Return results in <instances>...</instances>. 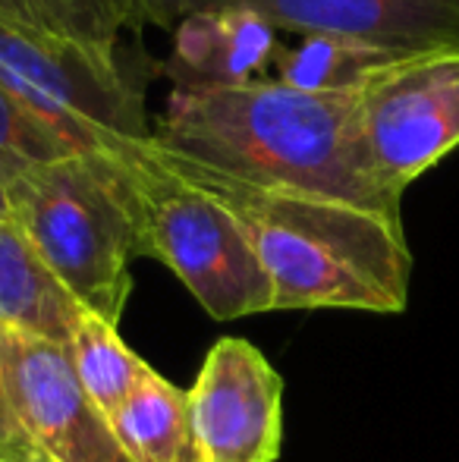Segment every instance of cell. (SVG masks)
<instances>
[{
    "mask_svg": "<svg viewBox=\"0 0 459 462\" xmlns=\"http://www.w3.org/2000/svg\"><path fill=\"white\" fill-rule=\"evenodd\" d=\"M154 145L233 180L321 195L403 224V195L381 180L359 95H312L277 79L173 88Z\"/></svg>",
    "mask_w": 459,
    "mask_h": 462,
    "instance_id": "obj_1",
    "label": "cell"
},
{
    "mask_svg": "<svg viewBox=\"0 0 459 462\" xmlns=\"http://www.w3.org/2000/svg\"><path fill=\"white\" fill-rule=\"evenodd\" d=\"M161 154L239 220L274 286V311L406 309L412 252L403 224L321 195L243 183L164 148Z\"/></svg>",
    "mask_w": 459,
    "mask_h": 462,
    "instance_id": "obj_2",
    "label": "cell"
},
{
    "mask_svg": "<svg viewBox=\"0 0 459 462\" xmlns=\"http://www.w3.org/2000/svg\"><path fill=\"white\" fill-rule=\"evenodd\" d=\"M135 226L139 255L158 258L217 321L274 311V286L227 208L148 139L105 154Z\"/></svg>",
    "mask_w": 459,
    "mask_h": 462,
    "instance_id": "obj_3",
    "label": "cell"
},
{
    "mask_svg": "<svg viewBox=\"0 0 459 462\" xmlns=\"http://www.w3.org/2000/svg\"><path fill=\"white\" fill-rule=\"evenodd\" d=\"M10 217L57 283L101 321L120 324L135 226L105 154H69L6 183Z\"/></svg>",
    "mask_w": 459,
    "mask_h": 462,
    "instance_id": "obj_4",
    "label": "cell"
},
{
    "mask_svg": "<svg viewBox=\"0 0 459 462\" xmlns=\"http://www.w3.org/2000/svg\"><path fill=\"white\" fill-rule=\"evenodd\" d=\"M0 82L73 154H107L151 135L142 88L54 35L0 25Z\"/></svg>",
    "mask_w": 459,
    "mask_h": 462,
    "instance_id": "obj_5",
    "label": "cell"
},
{
    "mask_svg": "<svg viewBox=\"0 0 459 462\" xmlns=\"http://www.w3.org/2000/svg\"><path fill=\"white\" fill-rule=\"evenodd\" d=\"M359 110L381 180L403 195L459 148V51L399 63L359 95Z\"/></svg>",
    "mask_w": 459,
    "mask_h": 462,
    "instance_id": "obj_6",
    "label": "cell"
},
{
    "mask_svg": "<svg viewBox=\"0 0 459 462\" xmlns=\"http://www.w3.org/2000/svg\"><path fill=\"white\" fill-rule=\"evenodd\" d=\"M6 393L32 450L48 462H133L79 387L60 343L0 328Z\"/></svg>",
    "mask_w": 459,
    "mask_h": 462,
    "instance_id": "obj_7",
    "label": "cell"
},
{
    "mask_svg": "<svg viewBox=\"0 0 459 462\" xmlns=\"http://www.w3.org/2000/svg\"><path fill=\"white\" fill-rule=\"evenodd\" d=\"M217 6L255 10L299 38L344 35L418 54L459 51V0H135L142 23L158 25Z\"/></svg>",
    "mask_w": 459,
    "mask_h": 462,
    "instance_id": "obj_8",
    "label": "cell"
},
{
    "mask_svg": "<svg viewBox=\"0 0 459 462\" xmlns=\"http://www.w3.org/2000/svg\"><path fill=\"white\" fill-rule=\"evenodd\" d=\"M189 396L202 462H277L283 438V381L243 337L208 349Z\"/></svg>",
    "mask_w": 459,
    "mask_h": 462,
    "instance_id": "obj_9",
    "label": "cell"
},
{
    "mask_svg": "<svg viewBox=\"0 0 459 462\" xmlns=\"http://www.w3.org/2000/svg\"><path fill=\"white\" fill-rule=\"evenodd\" d=\"M280 48L277 29L245 6L198 10L173 23L167 73L173 88H221L255 82Z\"/></svg>",
    "mask_w": 459,
    "mask_h": 462,
    "instance_id": "obj_10",
    "label": "cell"
},
{
    "mask_svg": "<svg viewBox=\"0 0 459 462\" xmlns=\"http://www.w3.org/2000/svg\"><path fill=\"white\" fill-rule=\"evenodd\" d=\"M79 302L57 283L13 217H0V328L67 346Z\"/></svg>",
    "mask_w": 459,
    "mask_h": 462,
    "instance_id": "obj_11",
    "label": "cell"
},
{
    "mask_svg": "<svg viewBox=\"0 0 459 462\" xmlns=\"http://www.w3.org/2000/svg\"><path fill=\"white\" fill-rule=\"evenodd\" d=\"M418 57V51L344 35H302L293 48H277L274 79L312 95H362L374 79Z\"/></svg>",
    "mask_w": 459,
    "mask_h": 462,
    "instance_id": "obj_12",
    "label": "cell"
},
{
    "mask_svg": "<svg viewBox=\"0 0 459 462\" xmlns=\"http://www.w3.org/2000/svg\"><path fill=\"white\" fill-rule=\"evenodd\" d=\"M116 440L133 462H202L189 419V396L151 371L111 419Z\"/></svg>",
    "mask_w": 459,
    "mask_h": 462,
    "instance_id": "obj_13",
    "label": "cell"
},
{
    "mask_svg": "<svg viewBox=\"0 0 459 462\" xmlns=\"http://www.w3.org/2000/svg\"><path fill=\"white\" fill-rule=\"evenodd\" d=\"M67 356L79 387L98 406L107 421L126 406V400L145 383L154 368H148L133 349L123 343L114 324L101 321L92 311H82L67 340Z\"/></svg>",
    "mask_w": 459,
    "mask_h": 462,
    "instance_id": "obj_14",
    "label": "cell"
},
{
    "mask_svg": "<svg viewBox=\"0 0 459 462\" xmlns=\"http://www.w3.org/2000/svg\"><path fill=\"white\" fill-rule=\"evenodd\" d=\"M35 6L50 35L105 67H123L120 42L142 23L135 0H35Z\"/></svg>",
    "mask_w": 459,
    "mask_h": 462,
    "instance_id": "obj_15",
    "label": "cell"
},
{
    "mask_svg": "<svg viewBox=\"0 0 459 462\" xmlns=\"http://www.w3.org/2000/svg\"><path fill=\"white\" fill-rule=\"evenodd\" d=\"M69 154L73 152L0 82V180L4 186L32 167L50 164Z\"/></svg>",
    "mask_w": 459,
    "mask_h": 462,
    "instance_id": "obj_16",
    "label": "cell"
},
{
    "mask_svg": "<svg viewBox=\"0 0 459 462\" xmlns=\"http://www.w3.org/2000/svg\"><path fill=\"white\" fill-rule=\"evenodd\" d=\"M32 444L25 440L23 428H19L16 415L10 406V393H6V371H4V353H0V462H23L32 457Z\"/></svg>",
    "mask_w": 459,
    "mask_h": 462,
    "instance_id": "obj_17",
    "label": "cell"
},
{
    "mask_svg": "<svg viewBox=\"0 0 459 462\" xmlns=\"http://www.w3.org/2000/svg\"><path fill=\"white\" fill-rule=\"evenodd\" d=\"M0 25L16 32H29V35H50L35 0H0Z\"/></svg>",
    "mask_w": 459,
    "mask_h": 462,
    "instance_id": "obj_18",
    "label": "cell"
},
{
    "mask_svg": "<svg viewBox=\"0 0 459 462\" xmlns=\"http://www.w3.org/2000/svg\"><path fill=\"white\" fill-rule=\"evenodd\" d=\"M0 217H10V199H6L4 180H0Z\"/></svg>",
    "mask_w": 459,
    "mask_h": 462,
    "instance_id": "obj_19",
    "label": "cell"
},
{
    "mask_svg": "<svg viewBox=\"0 0 459 462\" xmlns=\"http://www.w3.org/2000/svg\"><path fill=\"white\" fill-rule=\"evenodd\" d=\"M23 462H48V459H41L38 453H32V457H29V459H23Z\"/></svg>",
    "mask_w": 459,
    "mask_h": 462,
    "instance_id": "obj_20",
    "label": "cell"
}]
</instances>
